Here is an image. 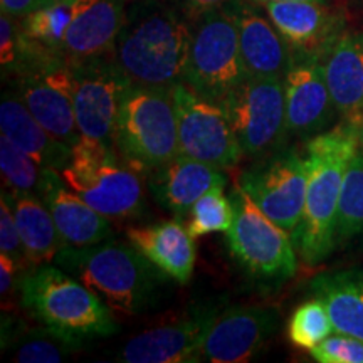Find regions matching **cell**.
I'll use <instances>...</instances> for the list:
<instances>
[{
    "mask_svg": "<svg viewBox=\"0 0 363 363\" xmlns=\"http://www.w3.org/2000/svg\"><path fill=\"white\" fill-rule=\"evenodd\" d=\"M192 22L165 0H133L126 7L111 57L131 83L172 89L184 81Z\"/></svg>",
    "mask_w": 363,
    "mask_h": 363,
    "instance_id": "cell-1",
    "label": "cell"
},
{
    "mask_svg": "<svg viewBox=\"0 0 363 363\" xmlns=\"http://www.w3.org/2000/svg\"><path fill=\"white\" fill-rule=\"evenodd\" d=\"M360 148V125L342 123L308 140L305 212L294 247L308 266L321 264L337 249V217L345 172Z\"/></svg>",
    "mask_w": 363,
    "mask_h": 363,
    "instance_id": "cell-2",
    "label": "cell"
},
{
    "mask_svg": "<svg viewBox=\"0 0 363 363\" xmlns=\"http://www.w3.org/2000/svg\"><path fill=\"white\" fill-rule=\"evenodd\" d=\"M52 262L121 315L155 308L170 279L135 246L111 239L86 247H62Z\"/></svg>",
    "mask_w": 363,
    "mask_h": 363,
    "instance_id": "cell-3",
    "label": "cell"
},
{
    "mask_svg": "<svg viewBox=\"0 0 363 363\" xmlns=\"http://www.w3.org/2000/svg\"><path fill=\"white\" fill-rule=\"evenodd\" d=\"M17 289L22 306L35 320L79 348L94 338L111 337L120 328L111 308L56 264L24 272Z\"/></svg>",
    "mask_w": 363,
    "mask_h": 363,
    "instance_id": "cell-4",
    "label": "cell"
},
{
    "mask_svg": "<svg viewBox=\"0 0 363 363\" xmlns=\"http://www.w3.org/2000/svg\"><path fill=\"white\" fill-rule=\"evenodd\" d=\"M61 177L72 192L106 219H131L143 212L140 174L120 157L115 145L81 136Z\"/></svg>",
    "mask_w": 363,
    "mask_h": 363,
    "instance_id": "cell-5",
    "label": "cell"
},
{
    "mask_svg": "<svg viewBox=\"0 0 363 363\" xmlns=\"http://www.w3.org/2000/svg\"><path fill=\"white\" fill-rule=\"evenodd\" d=\"M113 145L140 175L180 155L172 89L131 86L121 103Z\"/></svg>",
    "mask_w": 363,
    "mask_h": 363,
    "instance_id": "cell-6",
    "label": "cell"
},
{
    "mask_svg": "<svg viewBox=\"0 0 363 363\" xmlns=\"http://www.w3.org/2000/svg\"><path fill=\"white\" fill-rule=\"evenodd\" d=\"M234 222L225 233L229 252L249 278L279 284L298 272L291 235L272 222L239 185L233 190Z\"/></svg>",
    "mask_w": 363,
    "mask_h": 363,
    "instance_id": "cell-7",
    "label": "cell"
},
{
    "mask_svg": "<svg viewBox=\"0 0 363 363\" xmlns=\"http://www.w3.org/2000/svg\"><path fill=\"white\" fill-rule=\"evenodd\" d=\"M246 78L233 12L220 9L194 21L184 83L202 98L219 103Z\"/></svg>",
    "mask_w": 363,
    "mask_h": 363,
    "instance_id": "cell-8",
    "label": "cell"
},
{
    "mask_svg": "<svg viewBox=\"0 0 363 363\" xmlns=\"http://www.w3.org/2000/svg\"><path fill=\"white\" fill-rule=\"evenodd\" d=\"M238 136L244 155L262 158L284 147V83L281 78L247 76L219 101Z\"/></svg>",
    "mask_w": 363,
    "mask_h": 363,
    "instance_id": "cell-9",
    "label": "cell"
},
{
    "mask_svg": "<svg viewBox=\"0 0 363 363\" xmlns=\"http://www.w3.org/2000/svg\"><path fill=\"white\" fill-rule=\"evenodd\" d=\"M238 185L293 239L305 212L306 157L299 155L296 148H281L242 172Z\"/></svg>",
    "mask_w": 363,
    "mask_h": 363,
    "instance_id": "cell-10",
    "label": "cell"
},
{
    "mask_svg": "<svg viewBox=\"0 0 363 363\" xmlns=\"http://www.w3.org/2000/svg\"><path fill=\"white\" fill-rule=\"evenodd\" d=\"M172 96L182 155L220 170L238 165L244 152L220 104L202 98L184 81L172 88Z\"/></svg>",
    "mask_w": 363,
    "mask_h": 363,
    "instance_id": "cell-11",
    "label": "cell"
},
{
    "mask_svg": "<svg viewBox=\"0 0 363 363\" xmlns=\"http://www.w3.org/2000/svg\"><path fill=\"white\" fill-rule=\"evenodd\" d=\"M9 83L27 110L59 142L71 148L79 142L71 62L56 54L27 67Z\"/></svg>",
    "mask_w": 363,
    "mask_h": 363,
    "instance_id": "cell-12",
    "label": "cell"
},
{
    "mask_svg": "<svg viewBox=\"0 0 363 363\" xmlns=\"http://www.w3.org/2000/svg\"><path fill=\"white\" fill-rule=\"evenodd\" d=\"M71 66L74 113L81 136L113 145L121 103L133 83L111 56Z\"/></svg>",
    "mask_w": 363,
    "mask_h": 363,
    "instance_id": "cell-13",
    "label": "cell"
},
{
    "mask_svg": "<svg viewBox=\"0 0 363 363\" xmlns=\"http://www.w3.org/2000/svg\"><path fill=\"white\" fill-rule=\"evenodd\" d=\"M259 6L284 39L291 57H315L323 61L340 35L347 30L345 12L331 4L266 2Z\"/></svg>",
    "mask_w": 363,
    "mask_h": 363,
    "instance_id": "cell-14",
    "label": "cell"
},
{
    "mask_svg": "<svg viewBox=\"0 0 363 363\" xmlns=\"http://www.w3.org/2000/svg\"><path fill=\"white\" fill-rule=\"evenodd\" d=\"M283 83L288 133L299 138H313L328 131L338 111L326 83L323 61L293 57Z\"/></svg>",
    "mask_w": 363,
    "mask_h": 363,
    "instance_id": "cell-15",
    "label": "cell"
},
{
    "mask_svg": "<svg viewBox=\"0 0 363 363\" xmlns=\"http://www.w3.org/2000/svg\"><path fill=\"white\" fill-rule=\"evenodd\" d=\"M219 316L216 308H201L192 316L152 328L131 338L116 360L123 363H190L202 360L206 337Z\"/></svg>",
    "mask_w": 363,
    "mask_h": 363,
    "instance_id": "cell-16",
    "label": "cell"
},
{
    "mask_svg": "<svg viewBox=\"0 0 363 363\" xmlns=\"http://www.w3.org/2000/svg\"><path fill=\"white\" fill-rule=\"evenodd\" d=\"M278 328V311L266 306H234L216 318L202 357L214 363L249 362Z\"/></svg>",
    "mask_w": 363,
    "mask_h": 363,
    "instance_id": "cell-17",
    "label": "cell"
},
{
    "mask_svg": "<svg viewBox=\"0 0 363 363\" xmlns=\"http://www.w3.org/2000/svg\"><path fill=\"white\" fill-rule=\"evenodd\" d=\"M125 13V0H72L61 56L71 65L111 56Z\"/></svg>",
    "mask_w": 363,
    "mask_h": 363,
    "instance_id": "cell-18",
    "label": "cell"
},
{
    "mask_svg": "<svg viewBox=\"0 0 363 363\" xmlns=\"http://www.w3.org/2000/svg\"><path fill=\"white\" fill-rule=\"evenodd\" d=\"M38 195L51 212L65 247H86L111 239L110 219L72 192L59 170L44 169Z\"/></svg>",
    "mask_w": 363,
    "mask_h": 363,
    "instance_id": "cell-19",
    "label": "cell"
},
{
    "mask_svg": "<svg viewBox=\"0 0 363 363\" xmlns=\"http://www.w3.org/2000/svg\"><path fill=\"white\" fill-rule=\"evenodd\" d=\"M147 177L153 199L177 219L189 216L195 202L212 189H225L227 185V177L220 169L182 153Z\"/></svg>",
    "mask_w": 363,
    "mask_h": 363,
    "instance_id": "cell-20",
    "label": "cell"
},
{
    "mask_svg": "<svg viewBox=\"0 0 363 363\" xmlns=\"http://www.w3.org/2000/svg\"><path fill=\"white\" fill-rule=\"evenodd\" d=\"M257 6L249 0H239L229 9L238 26L244 66L252 78L283 79L291 66V52L266 12L262 13Z\"/></svg>",
    "mask_w": 363,
    "mask_h": 363,
    "instance_id": "cell-21",
    "label": "cell"
},
{
    "mask_svg": "<svg viewBox=\"0 0 363 363\" xmlns=\"http://www.w3.org/2000/svg\"><path fill=\"white\" fill-rule=\"evenodd\" d=\"M325 76L338 116L363 123V30H345L323 59Z\"/></svg>",
    "mask_w": 363,
    "mask_h": 363,
    "instance_id": "cell-22",
    "label": "cell"
},
{
    "mask_svg": "<svg viewBox=\"0 0 363 363\" xmlns=\"http://www.w3.org/2000/svg\"><path fill=\"white\" fill-rule=\"evenodd\" d=\"M128 240L150 262L179 284H187L197 259V247L180 219L130 227Z\"/></svg>",
    "mask_w": 363,
    "mask_h": 363,
    "instance_id": "cell-23",
    "label": "cell"
},
{
    "mask_svg": "<svg viewBox=\"0 0 363 363\" xmlns=\"http://www.w3.org/2000/svg\"><path fill=\"white\" fill-rule=\"evenodd\" d=\"M0 135L7 136L43 169L62 172L71 160L72 148L49 133L13 89L4 91L0 98Z\"/></svg>",
    "mask_w": 363,
    "mask_h": 363,
    "instance_id": "cell-24",
    "label": "cell"
},
{
    "mask_svg": "<svg viewBox=\"0 0 363 363\" xmlns=\"http://www.w3.org/2000/svg\"><path fill=\"white\" fill-rule=\"evenodd\" d=\"M310 293L325 303L337 333L363 340V267L318 274Z\"/></svg>",
    "mask_w": 363,
    "mask_h": 363,
    "instance_id": "cell-25",
    "label": "cell"
},
{
    "mask_svg": "<svg viewBox=\"0 0 363 363\" xmlns=\"http://www.w3.org/2000/svg\"><path fill=\"white\" fill-rule=\"evenodd\" d=\"M9 192L19 225L26 261L34 267L54 261L65 244L44 201L38 194H17L11 189Z\"/></svg>",
    "mask_w": 363,
    "mask_h": 363,
    "instance_id": "cell-26",
    "label": "cell"
},
{
    "mask_svg": "<svg viewBox=\"0 0 363 363\" xmlns=\"http://www.w3.org/2000/svg\"><path fill=\"white\" fill-rule=\"evenodd\" d=\"M363 235V148L352 157L345 172L337 217V247Z\"/></svg>",
    "mask_w": 363,
    "mask_h": 363,
    "instance_id": "cell-27",
    "label": "cell"
},
{
    "mask_svg": "<svg viewBox=\"0 0 363 363\" xmlns=\"http://www.w3.org/2000/svg\"><path fill=\"white\" fill-rule=\"evenodd\" d=\"M72 17V0L43 4L21 19L22 29L30 39L61 54V45Z\"/></svg>",
    "mask_w": 363,
    "mask_h": 363,
    "instance_id": "cell-28",
    "label": "cell"
},
{
    "mask_svg": "<svg viewBox=\"0 0 363 363\" xmlns=\"http://www.w3.org/2000/svg\"><path fill=\"white\" fill-rule=\"evenodd\" d=\"M335 333L330 313L320 298L311 299L299 305L293 311L288 323V338L296 348L310 352L316 345Z\"/></svg>",
    "mask_w": 363,
    "mask_h": 363,
    "instance_id": "cell-29",
    "label": "cell"
},
{
    "mask_svg": "<svg viewBox=\"0 0 363 363\" xmlns=\"http://www.w3.org/2000/svg\"><path fill=\"white\" fill-rule=\"evenodd\" d=\"M0 170L12 192L39 194L44 169L4 135H0Z\"/></svg>",
    "mask_w": 363,
    "mask_h": 363,
    "instance_id": "cell-30",
    "label": "cell"
},
{
    "mask_svg": "<svg viewBox=\"0 0 363 363\" xmlns=\"http://www.w3.org/2000/svg\"><path fill=\"white\" fill-rule=\"evenodd\" d=\"M187 229L194 239L212 233H227L234 222L233 199H227L224 189H212L195 202L190 211Z\"/></svg>",
    "mask_w": 363,
    "mask_h": 363,
    "instance_id": "cell-31",
    "label": "cell"
},
{
    "mask_svg": "<svg viewBox=\"0 0 363 363\" xmlns=\"http://www.w3.org/2000/svg\"><path fill=\"white\" fill-rule=\"evenodd\" d=\"M78 350L79 347L67 343L43 326L21 340L13 360L21 363H59Z\"/></svg>",
    "mask_w": 363,
    "mask_h": 363,
    "instance_id": "cell-32",
    "label": "cell"
},
{
    "mask_svg": "<svg viewBox=\"0 0 363 363\" xmlns=\"http://www.w3.org/2000/svg\"><path fill=\"white\" fill-rule=\"evenodd\" d=\"M310 355L318 363H363V340L345 333H331Z\"/></svg>",
    "mask_w": 363,
    "mask_h": 363,
    "instance_id": "cell-33",
    "label": "cell"
},
{
    "mask_svg": "<svg viewBox=\"0 0 363 363\" xmlns=\"http://www.w3.org/2000/svg\"><path fill=\"white\" fill-rule=\"evenodd\" d=\"M0 252L13 257L21 264L26 261L24 246H22L19 225H17L16 214H13L9 189H4L2 197H0Z\"/></svg>",
    "mask_w": 363,
    "mask_h": 363,
    "instance_id": "cell-34",
    "label": "cell"
},
{
    "mask_svg": "<svg viewBox=\"0 0 363 363\" xmlns=\"http://www.w3.org/2000/svg\"><path fill=\"white\" fill-rule=\"evenodd\" d=\"M184 13L190 22L197 21L203 13L220 9H233L239 0H165Z\"/></svg>",
    "mask_w": 363,
    "mask_h": 363,
    "instance_id": "cell-35",
    "label": "cell"
},
{
    "mask_svg": "<svg viewBox=\"0 0 363 363\" xmlns=\"http://www.w3.org/2000/svg\"><path fill=\"white\" fill-rule=\"evenodd\" d=\"M22 264L13 257L0 252V293L2 296H11L13 289L19 288Z\"/></svg>",
    "mask_w": 363,
    "mask_h": 363,
    "instance_id": "cell-36",
    "label": "cell"
},
{
    "mask_svg": "<svg viewBox=\"0 0 363 363\" xmlns=\"http://www.w3.org/2000/svg\"><path fill=\"white\" fill-rule=\"evenodd\" d=\"M44 0H0V11L16 19H24L27 13L40 7Z\"/></svg>",
    "mask_w": 363,
    "mask_h": 363,
    "instance_id": "cell-37",
    "label": "cell"
},
{
    "mask_svg": "<svg viewBox=\"0 0 363 363\" xmlns=\"http://www.w3.org/2000/svg\"><path fill=\"white\" fill-rule=\"evenodd\" d=\"M257 4L266 2H320V4H331V0H254Z\"/></svg>",
    "mask_w": 363,
    "mask_h": 363,
    "instance_id": "cell-38",
    "label": "cell"
},
{
    "mask_svg": "<svg viewBox=\"0 0 363 363\" xmlns=\"http://www.w3.org/2000/svg\"><path fill=\"white\" fill-rule=\"evenodd\" d=\"M350 9L363 17V0H350Z\"/></svg>",
    "mask_w": 363,
    "mask_h": 363,
    "instance_id": "cell-39",
    "label": "cell"
},
{
    "mask_svg": "<svg viewBox=\"0 0 363 363\" xmlns=\"http://www.w3.org/2000/svg\"><path fill=\"white\" fill-rule=\"evenodd\" d=\"M360 147L363 148V123L360 126Z\"/></svg>",
    "mask_w": 363,
    "mask_h": 363,
    "instance_id": "cell-40",
    "label": "cell"
},
{
    "mask_svg": "<svg viewBox=\"0 0 363 363\" xmlns=\"http://www.w3.org/2000/svg\"><path fill=\"white\" fill-rule=\"evenodd\" d=\"M48 2H54V0H44V4H48Z\"/></svg>",
    "mask_w": 363,
    "mask_h": 363,
    "instance_id": "cell-41",
    "label": "cell"
}]
</instances>
